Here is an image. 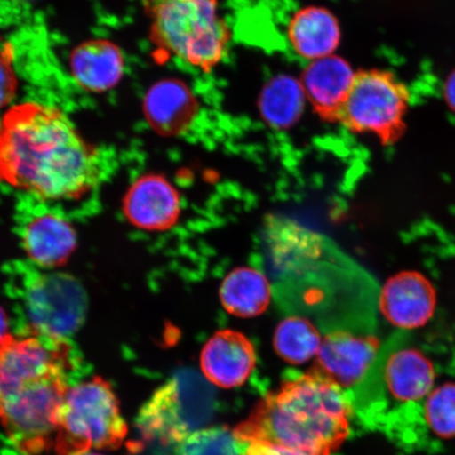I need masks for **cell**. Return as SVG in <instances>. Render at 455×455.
I'll list each match as a JSON object with an SVG mask.
<instances>
[{"mask_svg": "<svg viewBox=\"0 0 455 455\" xmlns=\"http://www.w3.org/2000/svg\"><path fill=\"white\" fill-rule=\"evenodd\" d=\"M266 236L280 278L277 300L290 315L315 317L327 333L373 334L377 287L365 271L291 220L272 219Z\"/></svg>", "mask_w": 455, "mask_h": 455, "instance_id": "cell-1", "label": "cell"}, {"mask_svg": "<svg viewBox=\"0 0 455 455\" xmlns=\"http://www.w3.org/2000/svg\"><path fill=\"white\" fill-rule=\"evenodd\" d=\"M101 156L57 108L21 102L0 119V184L44 201H71L101 179Z\"/></svg>", "mask_w": 455, "mask_h": 455, "instance_id": "cell-2", "label": "cell"}, {"mask_svg": "<svg viewBox=\"0 0 455 455\" xmlns=\"http://www.w3.org/2000/svg\"><path fill=\"white\" fill-rule=\"evenodd\" d=\"M74 363L67 339L28 330L0 339V422L21 452L37 455L54 447Z\"/></svg>", "mask_w": 455, "mask_h": 455, "instance_id": "cell-3", "label": "cell"}, {"mask_svg": "<svg viewBox=\"0 0 455 455\" xmlns=\"http://www.w3.org/2000/svg\"><path fill=\"white\" fill-rule=\"evenodd\" d=\"M348 395L315 371L288 380L235 431L248 443L266 442L306 455H330L348 435Z\"/></svg>", "mask_w": 455, "mask_h": 455, "instance_id": "cell-4", "label": "cell"}, {"mask_svg": "<svg viewBox=\"0 0 455 455\" xmlns=\"http://www.w3.org/2000/svg\"><path fill=\"white\" fill-rule=\"evenodd\" d=\"M150 39L159 53L212 69L225 53L229 31L218 0H144Z\"/></svg>", "mask_w": 455, "mask_h": 455, "instance_id": "cell-5", "label": "cell"}, {"mask_svg": "<svg viewBox=\"0 0 455 455\" xmlns=\"http://www.w3.org/2000/svg\"><path fill=\"white\" fill-rule=\"evenodd\" d=\"M128 428L109 383L94 378L71 387L56 419L55 451L84 455L91 449L114 451Z\"/></svg>", "mask_w": 455, "mask_h": 455, "instance_id": "cell-6", "label": "cell"}, {"mask_svg": "<svg viewBox=\"0 0 455 455\" xmlns=\"http://www.w3.org/2000/svg\"><path fill=\"white\" fill-rule=\"evenodd\" d=\"M408 106L406 85L394 74L363 71L356 73L339 122L352 132L373 134L390 145L405 132Z\"/></svg>", "mask_w": 455, "mask_h": 455, "instance_id": "cell-7", "label": "cell"}, {"mask_svg": "<svg viewBox=\"0 0 455 455\" xmlns=\"http://www.w3.org/2000/svg\"><path fill=\"white\" fill-rule=\"evenodd\" d=\"M212 415V405L184 379L164 384L144 403L136 418L142 439L180 443Z\"/></svg>", "mask_w": 455, "mask_h": 455, "instance_id": "cell-8", "label": "cell"}, {"mask_svg": "<svg viewBox=\"0 0 455 455\" xmlns=\"http://www.w3.org/2000/svg\"><path fill=\"white\" fill-rule=\"evenodd\" d=\"M24 305L32 331L67 339L81 326L87 303L73 277L36 273L26 282Z\"/></svg>", "mask_w": 455, "mask_h": 455, "instance_id": "cell-9", "label": "cell"}, {"mask_svg": "<svg viewBox=\"0 0 455 455\" xmlns=\"http://www.w3.org/2000/svg\"><path fill=\"white\" fill-rule=\"evenodd\" d=\"M379 340L373 334L351 331L327 333L317 354L315 371L341 388H355L379 355Z\"/></svg>", "mask_w": 455, "mask_h": 455, "instance_id": "cell-10", "label": "cell"}, {"mask_svg": "<svg viewBox=\"0 0 455 455\" xmlns=\"http://www.w3.org/2000/svg\"><path fill=\"white\" fill-rule=\"evenodd\" d=\"M437 304L434 284L422 273L403 271L389 278L379 294L380 312L398 329L423 327Z\"/></svg>", "mask_w": 455, "mask_h": 455, "instance_id": "cell-11", "label": "cell"}, {"mask_svg": "<svg viewBox=\"0 0 455 455\" xmlns=\"http://www.w3.org/2000/svg\"><path fill=\"white\" fill-rule=\"evenodd\" d=\"M124 212L130 223L140 229L168 230L176 224L180 213L179 192L164 176H141L124 199Z\"/></svg>", "mask_w": 455, "mask_h": 455, "instance_id": "cell-12", "label": "cell"}, {"mask_svg": "<svg viewBox=\"0 0 455 455\" xmlns=\"http://www.w3.org/2000/svg\"><path fill=\"white\" fill-rule=\"evenodd\" d=\"M255 362L251 341L233 330L216 332L204 345L201 355L204 377L221 388L242 386L252 373Z\"/></svg>", "mask_w": 455, "mask_h": 455, "instance_id": "cell-13", "label": "cell"}, {"mask_svg": "<svg viewBox=\"0 0 455 455\" xmlns=\"http://www.w3.org/2000/svg\"><path fill=\"white\" fill-rule=\"evenodd\" d=\"M356 73L341 57L330 55L312 60L306 68L301 84L307 100L327 121H339Z\"/></svg>", "mask_w": 455, "mask_h": 455, "instance_id": "cell-14", "label": "cell"}, {"mask_svg": "<svg viewBox=\"0 0 455 455\" xmlns=\"http://www.w3.org/2000/svg\"><path fill=\"white\" fill-rule=\"evenodd\" d=\"M198 105L189 87L176 78H166L152 85L144 99L148 124L162 136L184 133L196 117Z\"/></svg>", "mask_w": 455, "mask_h": 455, "instance_id": "cell-15", "label": "cell"}, {"mask_svg": "<svg viewBox=\"0 0 455 455\" xmlns=\"http://www.w3.org/2000/svg\"><path fill=\"white\" fill-rule=\"evenodd\" d=\"M20 238L28 259L44 268L64 265L76 248L70 221L54 212L32 216L22 226Z\"/></svg>", "mask_w": 455, "mask_h": 455, "instance_id": "cell-16", "label": "cell"}, {"mask_svg": "<svg viewBox=\"0 0 455 455\" xmlns=\"http://www.w3.org/2000/svg\"><path fill=\"white\" fill-rule=\"evenodd\" d=\"M70 69L84 90L104 93L121 83L124 60L121 49L107 39L84 42L72 51Z\"/></svg>", "mask_w": 455, "mask_h": 455, "instance_id": "cell-17", "label": "cell"}, {"mask_svg": "<svg viewBox=\"0 0 455 455\" xmlns=\"http://www.w3.org/2000/svg\"><path fill=\"white\" fill-rule=\"evenodd\" d=\"M289 41L304 59L315 60L333 55L340 41L339 21L330 11L307 8L290 21Z\"/></svg>", "mask_w": 455, "mask_h": 455, "instance_id": "cell-18", "label": "cell"}, {"mask_svg": "<svg viewBox=\"0 0 455 455\" xmlns=\"http://www.w3.org/2000/svg\"><path fill=\"white\" fill-rule=\"evenodd\" d=\"M221 304L231 315L254 317L264 313L271 300V284L259 270L238 268L233 270L221 283Z\"/></svg>", "mask_w": 455, "mask_h": 455, "instance_id": "cell-19", "label": "cell"}, {"mask_svg": "<svg viewBox=\"0 0 455 455\" xmlns=\"http://www.w3.org/2000/svg\"><path fill=\"white\" fill-rule=\"evenodd\" d=\"M307 96L299 79L281 74L266 84L259 100L261 117L270 127L288 129L299 121Z\"/></svg>", "mask_w": 455, "mask_h": 455, "instance_id": "cell-20", "label": "cell"}, {"mask_svg": "<svg viewBox=\"0 0 455 455\" xmlns=\"http://www.w3.org/2000/svg\"><path fill=\"white\" fill-rule=\"evenodd\" d=\"M322 340L320 331L308 318L291 315L278 325L275 347L284 361L303 363L317 355Z\"/></svg>", "mask_w": 455, "mask_h": 455, "instance_id": "cell-21", "label": "cell"}, {"mask_svg": "<svg viewBox=\"0 0 455 455\" xmlns=\"http://www.w3.org/2000/svg\"><path fill=\"white\" fill-rule=\"evenodd\" d=\"M249 443L229 430H199L180 443L175 455H243Z\"/></svg>", "mask_w": 455, "mask_h": 455, "instance_id": "cell-22", "label": "cell"}, {"mask_svg": "<svg viewBox=\"0 0 455 455\" xmlns=\"http://www.w3.org/2000/svg\"><path fill=\"white\" fill-rule=\"evenodd\" d=\"M424 405L430 429L443 439L455 437V384H443L432 390Z\"/></svg>", "mask_w": 455, "mask_h": 455, "instance_id": "cell-23", "label": "cell"}, {"mask_svg": "<svg viewBox=\"0 0 455 455\" xmlns=\"http://www.w3.org/2000/svg\"><path fill=\"white\" fill-rule=\"evenodd\" d=\"M14 50L7 43L0 50V110L15 99L19 89V78L13 66Z\"/></svg>", "mask_w": 455, "mask_h": 455, "instance_id": "cell-24", "label": "cell"}, {"mask_svg": "<svg viewBox=\"0 0 455 455\" xmlns=\"http://www.w3.org/2000/svg\"><path fill=\"white\" fill-rule=\"evenodd\" d=\"M243 455H306L291 449L266 442L250 443Z\"/></svg>", "mask_w": 455, "mask_h": 455, "instance_id": "cell-25", "label": "cell"}, {"mask_svg": "<svg viewBox=\"0 0 455 455\" xmlns=\"http://www.w3.org/2000/svg\"><path fill=\"white\" fill-rule=\"evenodd\" d=\"M443 96H445L446 104L455 112V70L449 74L443 85Z\"/></svg>", "mask_w": 455, "mask_h": 455, "instance_id": "cell-26", "label": "cell"}, {"mask_svg": "<svg viewBox=\"0 0 455 455\" xmlns=\"http://www.w3.org/2000/svg\"><path fill=\"white\" fill-rule=\"evenodd\" d=\"M8 329V320L7 316H5V313L2 308H0V339H3L5 335L9 334L7 332Z\"/></svg>", "mask_w": 455, "mask_h": 455, "instance_id": "cell-27", "label": "cell"}, {"mask_svg": "<svg viewBox=\"0 0 455 455\" xmlns=\"http://www.w3.org/2000/svg\"><path fill=\"white\" fill-rule=\"evenodd\" d=\"M84 455H100V454L93 453V454H84Z\"/></svg>", "mask_w": 455, "mask_h": 455, "instance_id": "cell-28", "label": "cell"}]
</instances>
